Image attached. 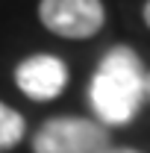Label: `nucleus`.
<instances>
[{
	"instance_id": "7ed1b4c3",
	"label": "nucleus",
	"mask_w": 150,
	"mask_h": 153,
	"mask_svg": "<svg viewBox=\"0 0 150 153\" xmlns=\"http://www.w3.org/2000/svg\"><path fill=\"white\" fill-rule=\"evenodd\" d=\"M38 21L62 38H91L103 21V3L100 0H41L38 3Z\"/></svg>"
},
{
	"instance_id": "6e6552de",
	"label": "nucleus",
	"mask_w": 150,
	"mask_h": 153,
	"mask_svg": "<svg viewBox=\"0 0 150 153\" xmlns=\"http://www.w3.org/2000/svg\"><path fill=\"white\" fill-rule=\"evenodd\" d=\"M141 15H144V24H147V27H150V0H147V3H144V12H141Z\"/></svg>"
},
{
	"instance_id": "0eeeda50",
	"label": "nucleus",
	"mask_w": 150,
	"mask_h": 153,
	"mask_svg": "<svg viewBox=\"0 0 150 153\" xmlns=\"http://www.w3.org/2000/svg\"><path fill=\"white\" fill-rule=\"evenodd\" d=\"M144 97H147V100H150V71H147V74H144Z\"/></svg>"
},
{
	"instance_id": "39448f33",
	"label": "nucleus",
	"mask_w": 150,
	"mask_h": 153,
	"mask_svg": "<svg viewBox=\"0 0 150 153\" xmlns=\"http://www.w3.org/2000/svg\"><path fill=\"white\" fill-rule=\"evenodd\" d=\"M27 133V124H24V115L15 112L12 106H6L0 100V153L12 150L15 144H21V138Z\"/></svg>"
},
{
	"instance_id": "f03ea898",
	"label": "nucleus",
	"mask_w": 150,
	"mask_h": 153,
	"mask_svg": "<svg viewBox=\"0 0 150 153\" xmlns=\"http://www.w3.org/2000/svg\"><path fill=\"white\" fill-rule=\"evenodd\" d=\"M109 150V130L100 121L62 115L44 121L33 135V153H103Z\"/></svg>"
},
{
	"instance_id": "423d86ee",
	"label": "nucleus",
	"mask_w": 150,
	"mask_h": 153,
	"mask_svg": "<svg viewBox=\"0 0 150 153\" xmlns=\"http://www.w3.org/2000/svg\"><path fill=\"white\" fill-rule=\"evenodd\" d=\"M103 153H138V150H132V147H109V150H103Z\"/></svg>"
},
{
	"instance_id": "f257e3e1",
	"label": "nucleus",
	"mask_w": 150,
	"mask_h": 153,
	"mask_svg": "<svg viewBox=\"0 0 150 153\" xmlns=\"http://www.w3.org/2000/svg\"><path fill=\"white\" fill-rule=\"evenodd\" d=\"M144 65L130 47H112L100 59L91 79V109L97 121L106 124H130L141 100H144Z\"/></svg>"
},
{
	"instance_id": "20e7f679",
	"label": "nucleus",
	"mask_w": 150,
	"mask_h": 153,
	"mask_svg": "<svg viewBox=\"0 0 150 153\" xmlns=\"http://www.w3.org/2000/svg\"><path fill=\"white\" fill-rule=\"evenodd\" d=\"M15 82L30 100L44 103V100H53L62 94V88L68 82V65L59 56L36 53L15 68Z\"/></svg>"
}]
</instances>
